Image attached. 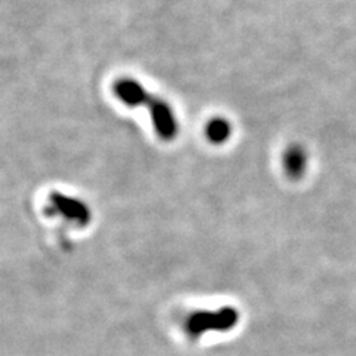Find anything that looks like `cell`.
I'll list each match as a JSON object with an SVG mask.
<instances>
[{
	"instance_id": "4",
	"label": "cell",
	"mask_w": 356,
	"mask_h": 356,
	"mask_svg": "<svg viewBox=\"0 0 356 356\" xmlns=\"http://www.w3.org/2000/svg\"><path fill=\"white\" fill-rule=\"evenodd\" d=\"M305 156L303 153L300 152H291L288 153V161H286V166L289 170H291L293 172H300V170H303L305 166Z\"/></svg>"
},
{
	"instance_id": "1",
	"label": "cell",
	"mask_w": 356,
	"mask_h": 356,
	"mask_svg": "<svg viewBox=\"0 0 356 356\" xmlns=\"http://www.w3.org/2000/svg\"><path fill=\"white\" fill-rule=\"evenodd\" d=\"M115 92L119 99H122L128 106H140L147 102V92L144 86H141L134 79H120L115 85Z\"/></svg>"
},
{
	"instance_id": "2",
	"label": "cell",
	"mask_w": 356,
	"mask_h": 356,
	"mask_svg": "<svg viewBox=\"0 0 356 356\" xmlns=\"http://www.w3.org/2000/svg\"><path fill=\"white\" fill-rule=\"evenodd\" d=\"M152 116H153V124L156 125V131H158L162 137L170 138L174 136L177 129L175 118L168 106L165 103L156 102L152 106Z\"/></svg>"
},
{
	"instance_id": "3",
	"label": "cell",
	"mask_w": 356,
	"mask_h": 356,
	"mask_svg": "<svg viewBox=\"0 0 356 356\" xmlns=\"http://www.w3.org/2000/svg\"><path fill=\"white\" fill-rule=\"evenodd\" d=\"M207 131H208L209 138L213 140L214 143L225 141L229 137V134H230L229 124H227V122H225V120H221V119H216V120L211 122V124L207 128Z\"/></svg>"
}]
</instances>
